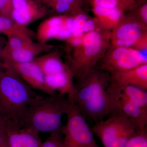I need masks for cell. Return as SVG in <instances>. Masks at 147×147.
<instances>
[{
  "label": "cell",
  "instance_id": "8",
  "mask_svg": "<svg viewBox=\"0 0 147 147\" xmlns=\"http://www.w3.org/2000/svg\"><path fill=\"white\" fill-rule=\"evenodd\" d=\"M109 74L110 79L107 91L113 106L117 96L125 87L135 86L147 90V63L135 68Z\"/></svg>",
  "mask_w": 147,
  "mask_h": 147
},
{
  "label": "cell",
  "instance_id": "9",
  "mask_svg": "<svg viewBox=\"0 0 147 147\" xmlns=\"http://www.w3.org/2000/svg\"><path fill=\"white\" fill-rule=\"evenodd\" d=\"M147 31L132 17L125 14L123 18L111 31L110 45L132 48L141 35Z\"/></svg>",
  "mask_w": 147,
  "mask_h": 147
},
{
  "label": "cell",
  "instance_id": "5",
  "mask_svg": "<svg viewBox=\"0 0 147 147\" xmlns=\"http://www.w3.org/2000/svg\"><path fill=\"white\" fill-rule=\"evenodd\" d=\"M91 129L104 147H125L137 131L129 120L117 114L111 115L106 120L96 122Z\"/></svg>",
  "mask_w": 147,
  "mask_h": 147
},
{
  "label": "cell",
  "instance_id": "7",
  "mask_svg": "<svg viewBox=\"0 0 147 147\" xmlns=\"http://www.w3.org/2000/svg\"><path fill=\"white\" fill-rule=\"evenodd\" d=\"M147 63V56L131 47L110 45L98 64V68L108 73L124 71Z\"/></svg>",
  "mask_w": 147,
  "mask_h": 147
},
{
  "label": "cell",
  "instance_id": "20",
  "mask_svg": "<svg viewBox=\"0 0 147 147\" xmlns=\"http://www.w3.org/2000/svg\"><path fill=\"white\" fill-rule=\"evenodd\" d=\"M92 6L117 9L125 13L132 9L137 4L135 0H90Z\"/></svg>",
  "mask_w": 147,
  "mask_h": 147
},
{
  "label": "cell",
  "instance_id": "32",
  "mask_svg": "<svg viewBox=\"0 0 147 147\" xmlns=\"http://www.w3.org/2000/svg\"><path fill=\"white\" fill-rule=\"evenodd\" d=\"M2 49V48L1 47V45H0V67H2V66L1 59V54Z\"/></svg>",
  "mask_w": 147,
  "mask_h": 147
},
{
  "label": "cell",
  "instance_id": "23",
  "mask_svg": "<svg viewBox=\"0 0 147 147\" xmlns=\"http://www.w3.org/2000/svg\"><path fill=\"white\" fill-rule=\"evenodd\" d=\"M128 15L132 17L142 26L147 29V3H142L140 5L137 4L134 8L128 11Z\"/></svg>",
  "mask_w": 147,
  "mask_h": 147
},
{
  "label": "cell",
  "instance_id": "3",
  "mask_svg": "<svg viewBox=\"0 0 147 147\" xmlns=\"http://www.w3.org/2000/svg\"><path fill=\"white\" fill-rule=\"evenodd\" d=\"M111 31L98 29L85 34L78 44L69 47L66 64L77 78L96 67L110 45Z\"/></svg>",
  "mask_w": 147,
  "mask_h": 147
},
{
  "label": "cell",
  "instance_id": "2",
  "mask_svg": "<svg viewBox=\"0 0 147 147\" xmlns=\"http://www.w3.org/2000/svg\"><path fill=\"white\" fill-rule=\"evenodd\" d=\"M65 96L59 94L39 95L29 106L21 128L40 132H53L63 127L62 117L67 106Z\"/></svg>",
  "mask_w": 147,
  "mask_h": 147
},
{
  "label": "cell",
  "instance_id": "4",
  "mask_svg": "<svg viewBox=\"0 0 147 147\" xmlns=\"http://www.w3.org/2000/svg\"><path fill=\"white\" fill-rule=\"evenodd\" d=\"M67 122L63 127V147L96 146L91 129L76 106L73 97L67 96Z\"/></svg>",
  "mask_w": 147,
  "mask_h": 147
},
{
  "label": "cell",
  "instance_id": "22",
  "mask_svg": "<svg viewBox=\"0 0 147 147\" xmlns=\"http://www.w3.org/2000/svg\"><path fill=\"white\" fill-rule=\"evenodd\" d=\"M33 39L29 38L12 37L7 38L6 43L2 49V55H5L24 47Z\"/></svg>",
  "mask_w": 147,
  "mask_h": 147
},
{
  "label": "cell",
  "instance_id": "24",
  "mask_svg": "<svg viewBox=\"0 0 147 147\" xmlns=\"http://www.w3.org/2000/svg\"><path fill=\"white\" fill-rule=\"evenodd\" d=\"M20 128L6 124V139L9 147H23L19 137Z\"/></svg>",
  "mask_w": 147,
  "mask_h": 147
},
{
  "label": "cell",
  "instance_id": "25",
  "mask_svg": "<svg viewBox=\"0 0 147 147\" xmlns=\"http://www.w3.org/2000/svg\"><path fill=\"white\" fill-rule=\"evenodd\" d=\"M125 147H147V129L137 130Z\"/></svg>",
  "mask_w": 147,
  "mask_h": 147
},
{
  "label": "cell",
  "instance_id": "28",
  "mask_svg": "<svg viewBox=\"0 0 147 147\" xmlns=\"http://www.w3.org/2000/svg\"><path fill=\"white\" fill-rule=\"evenodd\" d=\"M132 48L143 53L144 52H147V31L144 32L141 35Z\"/></svg>",
  "mask_w": 147,
  "mask_h": 147
},
{
  "label": "cell",
  "instance_id": "15",
  "mask_svg": "<svg viewBox=\"0 0 147 147\" xmlns=\"http://www.w3.org/2000/svg\"><path fill=\"white\" fill-rule=\"evenodd\" d=\"M33 61L38 66L44 76L60 73L69 69L57 50H51L37 57Z\"/></svg>",
  "mask_w": 147,
  "mask_h": 147
},
{
  "label": "cell",
  "instance_id": "33",
  "mask_svg": "<svg viewBox=\"0 0 147 147\" xmlns=\"http://www.w3.org/2000/svg\"><path fill=\"white\" fill-rule=\"evenodd\" d=\"M94 147H98V146H96Z\"/></svg>",
  "mask_w": 147,
  "mask_h": 147
},
{
  "label": "cell",
  "instance_id": "17",
  "mask_svg": "<svg viewBox=\"0 0 147 147\" xmlns=\"http://www.w3.org/2000/svg\"><path fill=\"white\" fill-rule=\"evenodd\" d=\"M94 18L101 28L111 31L123 18L125 13L117 9L92 6Z\"/></svg>",
  "mask_w": 147,
  "mask_h": 147
},
{
  "label": "cell",
  "instance_id": "6",
  "mask_svg": "<svg viewBox=\"0 0 147 147\" xmlns=\"http://www.w3.org/2000/svg\"><path fill=\"white\" fill-rule=\"evenodd\" d=\"M73 100L77 108L95 100L107 91L110 74L98 67L76 78Z\"/></svg>",
  "mask_w": 147,
  "mask_h": 147
},
{
  "label": "cell",
  "instance_id": "12",
  "mask_svg": "<svg viewBox=\"0 0 147 147\" xmlns=\"http://www.w3.org/2000/svg\"><path fill=\"white\" fill-rule=\"evenodd\" d=\"M54 47V45L47 43L31 41L18 50L2 55V64L7 62L17 63L30 62L42 53L50 52Z\"/></svg>",
  "mask_w": 147,
  "mask_h": 147
},
{
  "label": "cell",
  "instance_id": "18",
  "mask_svg": "<svg viewBox=\"0 0 147 147\" xmlns=\"http://www.w3.org/2000/svg\"><path fill=\"white\" fill-rule=\"evenodd\" d=\"M0 34L7 37L29 38L33 39L36 33L28 27L20 25L10 19L0 16Z\"/></svg>",
  "mask_w": 147,
  "mask_h": 147
},
{
  "label": "cell",
  "instance_id": "16",
  "mask_svg": "<svg viewBox=\"0 0 147 147\" xmlns=\"http://www.w3.org/2000/svg\"><path fill=\"white\" fill-rule=\"evenodd\" d=\"M65 17V15L52 16L41 22L35 33L38 42L45 43L50 39H57Z\"/></svg>",
  "mask_w": 147,
  "mask_h": 147
},
{
  "label": "cell",
  "instance_id": "27",
  "mask_svg": "<svg viewBox=\"0 0 147 147\" xmlns=\"http://www.w3.org/2000/svg\"><path fill=\"white\" fill-rule=\"evenodd\" d=\"M12 10V0H0V16L11 19Z\"/></svg>",
  "mask_w": 147,
  "mask_h": 147
},
{
  "label": "cell",
  "instance_id": "1",
  "mask_svg": "<svg viewBox=\"0 0 147 147\" xmlns=\"http://www.w3.org/2000/svg\"><path fill=\"white\" fill-rule=\"evenodd\" d=\"M39 94L13 70L0 67V119L21 128L29 106Z\"/></svg>",
  "mask_w": 147,
  "mask_h": 147
},
{
  "label": "cell",
  "instance_id": "26",
  "mask_svg": "<svg viewBox=\"0 0 147 147\" xmlns=\"http://www.w3.org/2000/svg\"><path fill=\"white\" fill-rule=\"evenodd\" d=\"M63 127L50 133V136L42 142V145L40 147H63Z\"/></svg>",
  "mask_w": 147,
  "mask_h": 147
},
{
  "label": "cell",
  "instance_id": "21",
  "mask_svg": "<svg viewBox=\"0 0 147 147\" xmlns=\"http://www.w3.org/2000/svg\"><path fill=\"white\" fill-rule=\"evenodd\" d=\"M39 133L30 129L20 128L19 135L23 147H40L42 142Z\"/></svg>",
  "mask_w": 147,
  "mask_h": 147
},
{
  "label": "cell",
  "instance_id": "29",
  "mask_svg": "<svg viewBox=\"0 0 147 147\" xmlns=\"http://www.w3.org/2000/svg\"><path fill=\"white\" fill-rule=\"evenodd\" d=\"M5 121L0 119V142L5 137Z\"/></svg>",
  "mask_w": 147,
  "mask_h": 147
},
{
  "label": "cell",
  "instance_id": "10",
  "mask_svg": "<svg viewBox=\"0 0 147 147\" xmlns=\"http://www.w3.org/2000/svg\"><path fill=\"white\" fill-rule=\"evenodd\" d=\"M11 19L22 26L44 18L48 13L47 7L38 0H12Z\"/></svg>",
  "mask_w": 147,
  "mask_h": 147
},
{
  "label": "cell",
  "instance_id": "13",
  "mask_svg": "<svg viewBox=\"0 0 147 147\" xmlns=\"http://www.w3.org/2000/svg\"><path fill=\"white\" fill-rule=\"evenodd\" d=\"M114 114L127 118L133 123L137 130L147 129V108L127 100L119 99L115 104Z\"/></svg>",
  "mask_w": 147,
  "mask_h": 147
},
{
  "label": "cell",
  "instance_id": "31",
  "mask_svg": "<svg viewBox=\"0 0 147 147\" xmlns=\"http://www.w3.org/2000/svg\"><path fill=\"white\" fill-rule=\"evenodd\" d=\"M39 1L42 3L44 5H47L50 2L53 0H38Z\"/></svg>",
  "mask_w": 147,
  "mask_h": 147
},
{
  "label": "cell",
  "instance_id": "30",
  "mask_svg": "<svg viewBox=\"0 0 147 147\" xmlns=\"http://www.w3.org/2000/svg\"><path fill=\"white\" fill-rule=\"evenodd\" d=\"M0 147H9L8 144L7 142L6 136L0 142Z\"/></svg>",
  "mask_w": 147,
  "mask_h": 147
},
{
  "label": "cell",
  "instance_id": "11",
  "mask_svg": "<svg viewBox=\"0 0 147 147\" xmlns=\"http://www.w3.org/2000/svg\"><path fill=\"white\" fill-rule=\"evenodd\" d=\"M2 66L13 70L33 89L40 91L47 95L45 85V76L33 61L26 63L4 62Z\"/></svg>",
  "mask_w": 147,
  "mask_h": 147
},
{
  "label": "cell",
  "instance_id": "19",
  "mask_svg": "<svg viewBox=\"0 0 147 147\" xmlns=\"http://www.w3.org/2000/svg\"><path fill=\"white\" fill-rule=\"evenodd\" d=\"M119 99L127 100L142 107L147 108V90L135 86H128L120 92L114 100V110L115 104Z\"/></svg>",
  "mask_w": 147,
  "mask_h": 147
},
{
  "label": "cell",
  "instance_id": "14",
  "mask_svg": "<svg viewBox=\"0 0 147 147\" xmlns=\"http://www.w3.org/2000/svg\"><path fill=\"white\" fill-rule=\"evenodd\" d=\"M74 75L70 69L60 73L45 76V85L48 95L59 94L73 97Z\"/></svg>",
  "mask_w": 147,
  "mask_h": 147
}]
</instances>
